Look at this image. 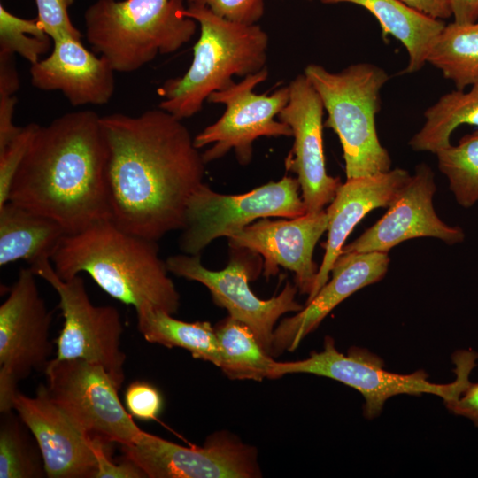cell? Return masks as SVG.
I'll return each instance as SVG.
<instances>
[{
  "label": "cell",
  "instance_id": "9c48e42d",
  "mask_svg": "<svg viewBox=\"0 0 478 478\" xmlns=\"http://www.w3.org/2000/svg\"><path fill=\"white\" fill-rule=\"evenodd\" d=\"M57 292L64 318L56 339V360L81 358L103 366L120 390L125 382L126 354L121 350L123 324L118 309L94 305L83 279L64 281L56 274L50 258L30 265Z\"/></svg>",
  "mask_w": 478,
  "mask_h": 478
},
{
  "label": "cell",
  "instance_id": "5bb4252c",
  "mask_svg": "<svg viewBox=\"0 0 478 478\" xmlns=\"http://www.w3.org/2000/svg\"><path fill=\"white\" fill-rule=\"evenodd\" d=\"M246 260L233 256L224 269L212 271L202 265L200 255L181 253L170 256L166 264L169 273L205 286L214 303L248 326L271 355L276 322L287 312L301 311L304 305L296 300L298 289L289 281L278 296L267 300L258 297L249 286L254 273Z\"/></svg>",
  "mask_w": 478,
  "mask_h": 478
},
{
  "label": "cell",
  "instance_id": "30bf717a",
  "mask_svg": "<svg viewBox=\"0 0 478 478\" xmlns=\"http://www.w3.org/2000/svg\"><path fill=\"white\" fill-rule=\"evenodd\" d=\"M44 374L50 398L86 435L127 446L144 432L122 405L103 366L81 358H52Z\"/></svg>",
  "mask_w": 478,
  "mask_h": 478
},
{
  "label": "cell",
  "instance_id": "d4e9b609",
  "mask_svg": "<svg viewBox=\"0 0 478 478\" xmlns=\"http://www.w3.org/2000/svg\"><path fill=\"white\" fill-rule=\"evenodd\" d=\"M424 116L423 127L409 144L416 151L436 154L451 144V135L459 126L478 127V84L472 85L467 92L457 89L442 96Z\"/></svg>",
  "mask_w": 478,
  "mask_h": 478
},
{
  "label": "cell",
  "instance_id": "d6a6232c",
  "mask_svg": "<svg viewBox=\"0 0 478 478\" xmlns=\"http://www.w3.org/2000/svg\"><path fill=\"white\" fill-rule=\"evenodd\" d=\"M127 412L140 420H153L162 411L163 398L159 390L148 382L135 381L125 390Z\"/></svg>",
  "mask_w": 478,
  "mask_h": 478
},
{
  "label": "cell",
  "instance_id": "3957f363",
  "mask_svg": "<svg viewBox=\"0 0 478 478\" xmlns=\"http://www.w3.org/2000/svg\"><path fill=\"white\" fill-rule=\"evenodd\" d=\"M64 281L88 274L110 297L135 311L153 306L177 312L180 294L156 241L128 233L111 220L65 235L50 257Z\"/></svg>",
  "mask_w": 478,
  "mask_h": 478
},
{
  "label": "cell",
  "instance_id": "44dd1931",
  "mask_svg": "<svg viewBox=\"0 0 478 478\" xmlns=\"http://www.w3.org/2000/svg\"><path fill=\"white\" fill-rule=\"evenodd\" d=\"M409 177L407 171L396 168L374 175L347 179L339 186L326 210L328 225L325 253L314 289L306 303L328 282L344 242L355 226L372 210L389 207Z\"/></svg>",
  "mask_w": 478,
  "mask_h": 478
},
{
  "label": "cell",
  "instance_id": "83f0119b",
  "mask_svg": "<svg viewBox=\"0 0 478 478\" xmlns=\"http://www.w3.org/2000/svg\"><path fill=\"white\" fill-rule=\"evenodd\" d=\"M13 411L1 412L0 478L44 477V462L38 443Z\"/></svg>",
  "mask_w": 478,
  "mask_h": 478
},
{
  "label": "cell",
  "instance_id": "8992f818",
  "mask_svg": "<svg viewBox=\"0 0 478 478\" xmlns=\"http://www.w3.org/2000/svg\"><path fill=\"white\" fill-rule=\"evenodd\" d=\"M304 74L318 92L328 118L324 127L338 135L347 179L390 170L391 159L381 144L375 117L381 109V90L389 76L382 67L358 63L332 73L310 64Z\"/></svg>",
  "mask_w": 478,
  "mask_h": 478
},
{
  "label": "cell",
  "instance_id": "f1b7e54d",
  "mask_svg": "<svg viewBox=\"0 0 478 478\" xmlns=\"http://www.w3.org/2000/svg\"><path fill=\"white\" fill-rule=\"evenodd\" d=\"M440 171L448 178L459 204L471 207L478 202V129L465 135L457 145L436 153Z\"/></svg>",
  "mask_w": 478,
  "mask_h": 478
},
{
  "label": "cell",
  "instance_id": "484cf974",
  "mask_svg": "<svg viewBox=\"0 0 478 478\" xmlns=\"http://www.w3.org/2000/svg\"><path fill=\"white\" fill-rule=\"evenodd\" d=\"M427 62L457 89L478 84V21L445 25L432 44Z\"/></svg>",
  "mask_w": 478,
  "mask_h": 478
},
{
  "label": "cell",
  "instance_id": "836d02e7",
  "mask_svg": "<svg viewBox=\"0 0 478 478\" xmlns=\"http://www.w3.org/2000/svg\"><path fill=\"white\" fill-rule=\"evenodd\" d=\"M188 7H207L214 14L231 21L256 24L263 16L264 0H187Z\"/></svg>",
  "mask_w": 478,
  "mask_h": 478
},
{
  "label": "cell",
  "instance_id": "603a6c76",
  "mask_svg": "<svg viewBox=\"0 0 478 478\" xmlns=\"http://www.w3.org/2000/svg\"><path fill=\"white\" fill-rule=\"evenodd\" d=\"M65 235L55 220L7 201L0 207V266L50 258Z\"/></svg>",
  "mask_w": 478,
  "mask_h": 478
},
{
  "label": "cell",
  "instance_id": "7402d4cb",
  "mask_svg": "<svg viewBox=\"0 0 478 478\" xmlns=\"http://www.w3.org/2000/svg\"><path fill=\"white\" fill-rule=\"evenodd\" d=\"M326 4L350 3L362 6L378 20L382 39L391 35L406 49L408 65L402 73L419 71L427 63L428 51L445 24L426 16L401 0H320Z\"/></svg>",
  "mask_w": 478,
  "mask_h": 478
},
{
  "label": "cell",
  "instance_id": "5b68a950",
  "mask_svg": "<svg viewBox=\"0 0 478 478\" xmlns=\"http://www.w3.org/2000/svg\"><path fill=\"white\" fill-rule=\"evenodd\" d=\"M184 0H96L85 13V36L115 72L132 73L189 42L197 22Z\"/></svg>",
  "mask_w": 478,
  "mask_h": 478
},
{
  "label": "cell",
  "instance_id": "d6986e66",
  "mask_svg": "<svg viewBox=\"0 0 478 478\" xmlns=\"http://www.w3.org/2000/svg\"><path fill=\"white\" fill-rule=\"evenodd\" d=\"M389 264L387 252L341 253L332 267L331 280L301 311L283 319L274 328L271 356L295 351L336 305L357 290L382 279Z\"/></svg>",
  "mask_w": 478,
  "mask_h": 478
},
{
  "label": "cell",
  "instance_id": "ac0fdd59",
  "mask_svg": "<svg viewBox=\"0 0 478 478\" xmlns=\"http://www.w3.org/2000/svg\"><path fill=\"white\" fill-rule=\"evenodd\" d=\"M436 192L434 173L426 164L419 165L389 206L388 212L342 253L387 252L394 246L417 237H435L448 244L464 240L463 230L440 220L433 206Z\"/></svg>",
  "mask_w": 478,
  "mask_h": 478
},
{
  "label": "cell",
  "instance_id": "4dcf8cb0",
  "mask_svg": "<svg viewBox=\"0 0 478 478\" xmlns=\"http://www.w3.org/2000/svg\"><path fill=\"white\" fill-rule=\"evenodd\" d=\"M39 127L29 123L3 149H0V207L9 197L11 186L16 171Z\"/></svg>",
  "mask_w": 478,
  "mask_h": 478
},
{
  "label": "cell",
  "instance_id": "7c38bea8",
  "mask_svg": "<svg viewBox=\"0 0 478 478\" xmlns=\"http://www.w3.org/2000/svg\"><path fill=\"white\" fill-rule=\"evenodd\" d=\"M267 77L268 69L265 67L209 96L207 102L224 104L226 109L216 122L194 137L197 149L212 144L202 153L206 164L234 150L237 161L245 166L252 159L253 143L258 137L292 136L289 126L275 120L289 101V85L270 95L254 92Z\"/></svg>",
  "mask_w": 478,
  "mask_h": 478
},
{
  "label": "cell",
  "instance_id": "2e32d148",
  "mask_svg": "<svg viewBox=\"0 0 478 478\" xmlns=\"http://www.w3.org/2000/svg\"><path fill=\"white\" fill-rule=\"evenodd\" d=\"M289 88V101L277 117L289 126L294 138L285 166L297 175L306 212H316L331 203L342 183L339 177L327 173L322 136L324 106L320 95L304 73L296 76Z\"/></svg>",
  "mask_w": 478,
  "mask_h": 478
},
{
  "label": "cell",
  "instance_id": "9a60e30c",
  "mask_svg": "<svg viewBox=\"0 0 478 478\" xmlns=\"http://www.w3.org/2000/svg\"><path fill=\"white\" fill-rule=\"evenodd\" d=\"M12 409L36 440L49 478H96L100 456L112 453L113 443L80 430L50 398L45 385L37 388L35 397L18 390Z\"/></svg>",
  "mask_w": 478,
  "mask_h": 478
},
{
  "label": "cell",
  "instance_id": "8fae6325",
  "mask_svg": "<svg viewBox=\"0 0 478 478\" xmlns=\"http://www.w3.org/2000/svg\"><path fill=\"white\" fill-rule=\"evenodd\" d=\"M35 276L30 267L20 269L0 305V412L12 410L19 382L44 373L53 358L52 315Z\"/></svg>",
  "mask_w": 478,
  "mask_h": 478
},
{
  "label": "cell",
  "instance_id": "4fadbf2b",
  "mask_svg": "<svg viewBox=\"0 0 478 478\" xmlns=\"http://www.w3.org/2000/svg\"><path fill=\"white\" fill-rule=\"evenodd\" d=\"M123 458L147 478H255L261 476L258 453L231 433L212 434L204 446L186 447L143 432Z\"/></svg>",
  "mask_w": 478,
  "mask_h": 478
},
{
  "label": "cell",
  "instance_id": "f546056e",
  "mask_svg": "<svg viewBox=\"0 0 478 478\" xmlns=\"http://www.w3.org/2000/svg\"><path fill=\"white\" fill-rule=\"evenodd\" d=\"M51 42L37 18L18 17L0 4V56L18 54L33 65L50 51Z\"/></svg>",
  "mask_w": 478,
  "mask_h": 478
},
{
  "label": "cell",
  "instance_id": "1f68e13d",
  "mask_svg": "<svg viewBox=\"0 0 478 478\" xmlns=\"http://www.w3.org/2000/svg\"><path fill=\"white\" fill-rule=\"evenodd\" d=\"M37 7V19L52 41L71 36L81 40L82 34L73 24L69 7L74 0H35Z\"/></svg>",
  "mask_w": 478,
  "mask_h": 478
},
{
  "label": "cell",
  "instance_id": "ffe728a7",
  "mask_svg": "<svg viewBox=\"0 0 478 478\" xmlns=\"http://www.w3.org/2000/svg\"><path fill=\"white\" fill-rule=\"evenodd\" d=\"M52 43L50 54L31 65V84L40 90L60 91L73 106L107 104L115 89V71L107 59L71 36Z\"/></svg>",
  "mask_w": 478,
  "mask_h": 478
},
{
  "label": "cell",
  "instance_id": "cb8c5ba5",
  "mask_svg": "<svg viewBox=\"0 0 478 478\" xmlns=\"http://www.w3.org/2000/svg\"><path fill=\"white\" fill-rule=\"evenodd\" d=\"M136 312L137 329L151 343L182 348L193 358L220 367L221 356L215 328L207 321L179 320L161 309L144 306Z\"/></svg>",
  "mask_w": 478,
  "mask_h": 478
},
{
  "label": "cell",
  "instance_id": "e0dca14e",
  "mask_svg": "<svg viewBox=\"0 0 478 478\" xmlns=\"http://www.w3.org/2000/svg\"><path fill=\"white\" fill-rule=\"evenodd\" d=\"M328 225L326 210L292 219L264 218L234 234L228 241L232 249L260 255L266 277L275 275L279 266L293 272L295 285L309 297L319 272L313 251Z\"/></svg>",
  "mask_w": 478,
  "mask_h": 478
},
{
  "label": "cell",
  "instance_id": "277c9868",
  "mask_svg": "<svg viewBox=\"0 0 478 478\" xmlns=\"http://www.w3.org/2000/svg\"><path fill=\"white\" fill-rule=\"evenodd\" d=\"M184 14L200 27L191 65L158 89V107L181 120L199 112L209 96L230 84L234 75L245 77L266 67L269 43L257 24L231 21L204 6H187Z\"/></svg>",
  "mask_w": 478,
  "mask_h": 478
},
{
  "label": "cell",
  "instance_id": "8d00e7d4",
  "mask_svg": "<svg viewBox=\"0 0 478 478\" xmlns=\"http://www.w3.org/2000/svg\"><path fill=\"white\" fill-rule=\"evenodd\" d=\"M412 9L435 19L451 17V0H401Z\"/></svg>",
  "mask_w": 478,
  "mask_h": 478
},
{
  "label": "cell",
  "instance_id": "ba28073f",
  "mask_svg": "<svg viewBox=\"0 0 478 478\" xmlns=\"http://www.w3.org/2000/svg\"><path fill=\"white\" fill-rule=\"evenodd\" d=\"M299 190L298 180L288 175L239 195L215 192L203 182L188 201L180 249L200 255L215 239L228 238L257 220L304 215L306 209Z\"/></svg>",
  "mask_w": 478,
  "mask_h": 478
},
{
  "label": "cell",
  "instance_id": "e575fe53",
  "mask_svg": "<svg viewBox=\"0 0 478 478\" xmlns=\"http://www.w3.org/2000/svg\"><path fill=\"white\" fill-rule=\"evenodd\" d=\"M444 404L452 413L469 419L478 428V382H470L457 399Z\"/></svg>",
  "mask_w": 478,
  "mask_h": 478
},
{
  "label": "cell",
  "instance_id": "74e56055",
  "mask_svg": "<svg viewBox=\"0 0 478 478\" xmlns=\"http://www.w3.org/2000/svg\"><path fill=\"white\" fill-rule=\"evenodd\" d=\"M451 8L454 22L466 24L478 19V0H451Z\"/></svg>",
  "mask_w": 478,
  "mask_h": 478
},
{
  "label": "cell",
  "instance_id": "7a4b0ae2",
  "mask_svg": "<svg viewBox=\"0 0 478 478\" xmlns=\"http://www.w3.org/2000/svg\"><path fill=\"white\" fill-rule=\"evenodd\" d=\"M107 146L101 116L63 114L37 127L14 175L8 201L58 222L66 234L111 220Z\"/></svg>",
  "mask_w": 478,
  "mask_h": 478
},
{
  "label": "cell",
  "instance_id": "52a82bcc",
  "mask_svg": "<svg viewBox=\"0 0 478 478\" xmlns=\"http://www.w3.org/2000/svg\"><path fill=\"white\" fill-rule=\"evenodd\" d=\"M478 353L473 351H458L452 355L456 365V379L447 384L430 382L423 370L410 374L387 371L377 355L366 349L353 346L347 354L337 351L334 339L327 336L321 351L312 352L297 361H275L271 379L289 374H312L338 381L358 390L365 399L364 415L376 418L385 402L397 395L420 396L433 394L443 402L457 399L469 384V374L476 366Z\"/></svg>",
  "mask_w": 478,
  "mask_h": 478
},
{
  "label": "cell",
  "instance_id": "4316f807",
  "mask_svg": "<svg viewBox=\"0 0 478 478\" xmlns=\"http://www.w3.org/2000/svg\"><path fill=\"white\" fill-rule=\"evenodd\" d=\"M220 346V368L230 379H271L274 360L260 345L251 329L228 316L215 328Z\"/></svg>",
  "mask_w": 478,
  "mask_h": 478
},
{
  "label": "cell",
  "instance_id": "6da1fadb",
  "mask_svg": "<svg viewBox=\"0 0 478 478\" xmlns=\"http://www.w3.org/2000/svg\"><path fill=\"white\" fill-rule=\"evenodd\" d=\"M101 126L111 220L156 242L181 230L206 165L181 120L158 107L139 115L101 116Z\"/></svg>",
  "mask_w": 478,
  "mask_h": 478
},
{
  "label": "cell",
  "instance_id": "d590c367",
  "mask_svg": "<svg viewBox=\"0 0 478 478\" xmlns=\"http://www.w3.org/2000/svg\"><path fill=\"white\" fill-rule=\"evenodd\" d=\"M15 95H0V149L4 148L21 130L13 123Z\"/></svg>",
  "mask_w": 478,
  "mask_h": 478
}]
</instances>
